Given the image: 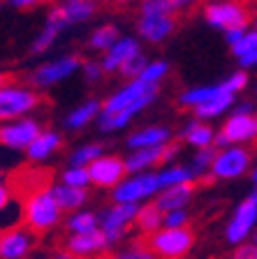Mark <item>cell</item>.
Masks as SVG:
<instances>
[{"instance_id":"1","label":"cell","mask_w":257,"mask_h":259,"mask_svg":"<svg viewBox=\"0 0 257 259\" xmlns=\"http://www.w3.org/2000/svg\"><path fill=\"white\" fill-rule=\"evenodd\" d=\"M19 206H21V225L30 229L35 236L51 234L65 220V213L56 204V197L51 192V183L23 194L19 199Z\"/></svg>"},{"instance_id":"2","label":"cell","mask_w":257,"mask_h":259,"mask_svg":"<svg viewBox=\"0 0 257 259\" xmlns=\"http://www.w3.org/2000/svg\"><path fill=\"white\" fill-rule=\"evenodd\" d=\"M146 248L156 254V259H186L197 245V232L190 227L167 229L160 227L158 232L144 238Z\"/></svg>"},{"instance_id":"3","label":"cell","mask_w":257,"mask_h":259,"mask_svg":"<svg viewBox=\"0 0 257 259\" xmlns=\"http://www.w3.org/2000/svg\"><path fill=\"white\" fill-rule=\"evenodd\" d=\"M44 104V95L28 83L10 81L0 88V123L30 116Z\"/></svg>"},{"instance_id":"4","label":"cell","mask_w":257,"mask_h":259,"mask_svg":"<svg viewBox=\"0 0 257 259\" xmlns=\"http://www.w3.org/2000/svg\"><path fill=\"white\" fill-rule=\"evenodd\" d=\"M252 151L246 146H227L218 148L213 155L209 169V178L213 181H236V178L248 176L252 167Z\"/></svg>"},{"instance_id":"5","label":"cell","mask_w":257,"mask_h":259,"mask_svg":"<svg viewBox=\"0 0 257 259\" xmlns=\"http://www.w3.org/2000/svg\"><path fill=\"white\" fill-rule=\"evenodd\" d=\"M204 21L215 30L230 28H248L252 21V10L241 0H213L202 7Z\"/></svg>"},{"instance_id":"6","label":"cell","mask_w":257,"mask_h":259,"mask_svg":"<svg viewBox=\"0 0 257 259\" xmlns=\"http://www.w3.org/2000/svg\"><path fill=\"white\" fill-rule=\"evenodd\" d=\"M139 204H109L102 210L97 220H100V232L107 241L109 250L118 248L125 241L128 232L134 225V215H137Z\"/></svg>"},{"instance_id":"7","label":"cell","mask_w":257,"mask_h":259,"mask_svg":"<svg viewBox=\"0 0 257 259\" xmlns=\"http://www.w3.org/2000/svg\"><path fill=\"white\" fill-rule=\"evenodd\" d=\"M81 70V58L77 54H65L56 60H47L40 67L30 72L28 76V86L38 88V91H44V88H54L63 81L72 79L77 72Z\"/></svg>"},{"instance_id":"8","label":"cell","mask_w":257,"mask_h":259,"mask_svg":"<svg viewBox=\"0 0 257 259\" xmlns=\"http://www.w3.org/2000/svg\"><path fill=\"white\" fill-rule=\"evenodd\" d=\"M112 192V204H141L146 199H153L160 192L156 171H139L128 174Z\"/></svg>"},{"instance_id":"9","label":"cell","mask_w":257,"mask_h":259,"mask_svg":"<svg viewBox=\"0 0 257 259\" xmlns=\"http://www.w3.org/2000/svg\"><path fill=\"white\" fill-rule=\"evenodd\" d=\"M178 153H181V141H169V144L156 146V148H137V151H130V155L125 157V169L128 174L153 171L156 167L171 164Z\"/></svg>"},{"instance_id":"10","label":"cell","mask_w":257,"mask_h":259,"mask_svg":"<svg viewBox=\"0 0 257 259\" xmlns=\"http://www.w3.org/2000/svg\"><path fill=\"white\" fill-rule=\"evenodd\" d=\"M44 130V125L32 116H23V118L5 120L0 123V146L7 151H26L30 141Z\"/></svg>"},{"instance_id":"11","label":"cell","mask_w":257,"mask_h":259,"mask_svg":"<svg viewBox=\"0 0 257 259\" xmlns=\"http://www.w3.org/2000/svg\"><path fill=\"white\" fill-rule=\"evenodd\" d=\"M86 169H88V176H91V185H95L97 190H114L128 176L125 157L116 155V153H102Z\"/></svg>"},{"instance_id":"12","label":"cell","mask_w":257,"mask_h":259,"mask_svg":"<svg viewBox=\"0 0 257 259\" xmlns=\"http://www.w3.org/2000/svg\"><path fill=\"white\" fill-rule=\"evenodd\" d=\"M257 229V206L252 204L250 197L236 204L234 213L230 215L225 229H223V238L230 245H239L243 241H250L252 232Z\"/></svg>"},{"instance_id":"13","label":"cell","mask_w":257,"mask_h":259,"mask_svg":"<svg viewBox=\"0 0 257 259\" xmlns=\"http://www.w3.org/2000/svg\"><path fill=\"white\" fill-rule=\"evenodd\" d=\"M38 245V236L23 225L0 229V259H28Z\"/></svg>"},{"instance_id":"14","label":"cell","mask_w":257,"mask_h":259,"mask_svg":"<svg viewBox=\"0 0 257 259\" xmlns=\"http://www.w3.org/2000/svg\"><path fill=\"white\" fill-rule=\"evenodd\" d=\"M218 135L227 141V146H248L257 141V113H234L220 125Z\"/></svg>"},{"instance_id":"15","label":"cell","mask_w":257,"mask_h":259,"mask_svg":"<svg viewBox=\"0 0 257 259\" xmlns=\"http://www.w3.org/2000/svg\"><path fill=\"white\" fill-rule=\"evenodd\" d=\"M178 19L169 14H139L137 35L149 44H162L176 32Z\"/></svg>"},{"instance_id":"16","label":"cell","mask_w":257,"mask_h":259,"mask_svg":"<svg viewBox=\"0 0 257 259\" xmlns=\"http://www.w3.org/2000/svg\"><path fill=\"white\" fill-rule=\"evenodd\" d=\"M158 88L160 86H151V83H144V81H139V79H130V81H125L121 88H116L107 100H102V111L100 113L121 111V109L134 104L137 100H141V97L151 95V93H158Z\"/></svg>"},{"instance_id":"17","label":"cell","mask_w":257,"mask_h":259,"mask_svg":"<svg viewBox=\"0 0 257 259\" xmlns=\"http://www.w3.org/2000/svg\"><path fill=\"white\" fill-rule=\"evenodd\" d=\"M63 248L70 254H75L77 259H97L109 252V245L100 229L88 234H67Z\"/></svg>"},{"instance_id":"18","label":"cell","mask_w":257,"mask_h":259,"mask_svg":"<svg viewBox=\"0 0 257 259\" xmlns=\"http://www.w3.org/2000/svg\"><path fill=\"white\" fill-rule=\"evenodd\" d=\"M156 100H158V93H151V95L141 97V100H137L134 104L121 109V111L100 113V116H97V127H100V132H104V135H109V132H121V130H125L132 123V118H137V116H139L149 104L156 102Z\"/></svg>"},{"instance_id":"19","label":"cell","mask_w":257,"mask_h":259,"mask_svg":"<svg viewBox=\"0 0 257 259\" xmlns=\"http://www.w3.org/2000/svg\"><path fill=\"white\" fill-rule=\"evenodd\" d=\"M63 144H65V137L60 135L58 130L44 127L42 132L30 141V146H28L23 153H26L28 162H32V164H42V162L51 160V157L63 148Z\"/></svg>"},{"instance_id":"20","label":"cell","mask_w":257,"mask_h":259,"mask_svg":"<svg viewBox=\"0 0 257 259\" xmlns=\"http://www.w3.org/2000/svg\"><path fill=\"white\" fill-rule=\"evenodd\" d=\"M195 194H197V183H181V185H171L165 188L153 197V204L167 213V210H176V208H188L193 204Z\"/></svg>"},{"instance_id":"21","label":"cell","mask_w":257,"mask_h":259,"mask_svg":"<svg viewBox=\"0 0 257 259\" xmlns=\"http://www.w3.org/2000/svg\"><path fill=\"white\" fill-rule=\"evenodd\" d=\"M174 139V132L167 125H144V127L134 130L132 135L125 139L130 151H137V148H156V146H165Z\"/></svg>"},{"instance_id":"22","label":"cell","mask_w":257,"mask_h":259,"mask_svg":"<svg viewBox=\"0 0 257 259\" xmlns=\"http://www.w3.org/2000/svg\"><path fill=\"white\" fill-rule=\"evenodd\" d=\"M139 51H141L139 39L137 37H123V35H121V37L114 42V47L104 51V56H102V60H100L104 74H114V72H118V67H121L130 56L139 54Z\"/></svg>"},{"instance_id":"23","label":"cell","mask_w":257,"mask_h":259,"mask_svg":"<svg viewBox=\"0 0 257 259\" xmlns=\"http://www.w3.org/2000/svg\"><path fill=\"white\" fill-rule=\"evenodd\" d=\"M65 23L63 19L58 16V12H56V7H51V10L47 12V21H44L42 30L35 35V39H32L30 44V56H42L47 54L49 49L56 44V39H58V35L65 30Z\"/></svg>"},{"instance_id":"24","label":"cell","mask_w":257,"mask_h":259,"mask_svg":"<svg viewBox=\"0 0 257 259\" xmlns=\"http://www.w3.org/2000/svg\"><path fill=\"white\" fill-rule=\"evenodd\" d=\"M56 10H58V16L63 19V23L70 28L77 26V23L91 21L100 10V3L97 0H63L60 5H56Z\"/></svg>"},{"instance_id":"25","label":"cell","mask_w":257,"mask_h":259,"mask_svg":"<svg viewBox=\"0 0 257 259\" xmlns=\"http://www.w3.org/2000/svg\"><path fill=\"white\" fill-rule=\"evenodd\" d=\"M100 111H102V100H95V97H93V100H86V102L77 104L75 109L67 111L63 125L67 130H72V132H79V130L88 127L91 123H95Z\"/></svg>"},{"instance_id":"26","label":"cell","mask_w":257,"mask_h":259,"mask_svg":"<svg viewBox=\"0 0 257 259\" xmlns=\"http://www.w3.org/2000/svg\"><path fill=\"white\" fill-rule=\"evenodd\" d=\"M213 139H215V130L211 127L206 120L195 118L183 125V130H181V144L193 146L195 151H197V148H209V146H213Z\"/></svg>"},{"instance_id":"27","label":"cell","mask_w":257,"mask_h":259,"mask_svg":"<svg viewBox=\"0 0 257 259\" xmlns=\"http://www.w3.org/2000/svg\"><path fill=\"white\" fill-rule=\"evenodd\" d=\"M225 91V86H223V81L220 83H204V86H193V88H186V91L181 93V95L176 97L178 107L183 109H197L202 107L204 102H209V100H213L215 95H220V93ZM230 93V91H227Z\"/></svg>"},{"instance_id":"28","label":"cell","mask_w":257,"mask_h":259,"mask_svg":"<svg viewBox=\"0 0 257 259\" xmlns=\"http://www.w3.org/2000/svg\"><path fill=\"white\" fill-rule=\"evenodd\" d=\"M51 192H54L56 204L60 206L63 213L84 208V204L88 201V190L86 188H70V185L63 183H51Z\"/></svg>"},{"instance_id":"29","label":"cell","mask_w":257,"mask_h":259,"mask_svg":"<svg viewBox=\"0 0 257 259\" xmlns=\"http://www.w3.org/2000/svg\"><path fill=\"white\" fill-rule=\"evenodd\" d=\"M234 102H236V95H232V93H227V91H223L220 95H215L213 100H209V102H204L202 107H197V109H193V116L197 120H213V118H218V116H223L225 111H230L232 107H234Z\"/></svg>"},{"instance_id":"30","label":"cell","mask_w":257,"mask_h":259,"mask_svg":"<svg viewBox=\"0 0 257 259\" xmlns=\"http://www.w3.org/2000/svg\"><path fill=\"white\" fill-rule=\"evenodd\" d=\"M134 229L141 234V236H151L153 232H158L162 227V210L158 208L156 204H153V199H151V204H139V208H137V215H134Z\"/></svg>"},{"instance_id":"31","label":"cell","mask_w":257,"mask_h":259,"mask_svg":"<svg viewBox=\"0 0 257 259\" xmlns=\"http://www.w3.org/2000/svg\"><path fill=\"white\" fill-rule=\"evenodd\" d=\"M156 178H158L160 190L171 188V185H181V183H197L193 171H190V167H188V164H178V162H171V164H165L162 169H158Z\"/></svg>"},{"instance_id":"32","label":"cell","mask_w":257,"mask_h":259,"mask_svg":"<svg viewBox=\"0 0 257 259\" xmlns=\"http://www.w3.org/2000/svg\"><path fill=\"white\" fill-rule=\"evenodd\" d=\"M65 229H67V234H88V232H95V229H100V220H97V213H93V210H72V213H67V218L63 220Z\"/></svg>"},{"instance_id":"33","label":"cell","mask_w":257,"mask_h":259,"mask_svg":"<svg viewBox=\"0 0 257 259\" xmlns=\"http://www.w3.org/2000/svg\"><path fill=\"white\" fill-rule=\"evenodd\" d=\"M118 37H121V30H118L116 23H102V26H97L95 30L88 35V49L104 54L107 49L114 47V42H116Z\"/></svg>"},{"instance_id":"34","label":"cell","mask_w":257,"mask_h":259,"mask_svg":"<svg viewBox=\"0 0 257 259\" xmlns=\"http://www.w3.org/2000/svg\"><path fill=\"white\" fill-rule=\"evenodd\" d=\"M102 153H104V146H102L100 141H88V144L77 146L67 160H70L72 167H88V164H91L95 157H100Z\"/></svg>"},{"instance_id":"35","label":"cell","mask_w":257,"mask_h":259,"mask_svg":"<svg viewBox=\"0 0 257 259\" xmlns=\"http://www.w3.org/2000/svg\"><path fill=\"white\" fill-rule=\"evenodd\" d=\"M213 155H215V148L209 146V148H197L193 155V160L188 162V167L193 171L195 181H204V178L209 176V169H211V162H213Z\"/></svg>"},{"instance_id":"36","label":"cell","mask_w":257,"mask_h":259,"mask_svg":"<svg viewBox=\"0 0 257 259\" xmlns=\"http://www.w3.org/2000/svg\"><path fill=\"white\" fill-rule=\"evenodd\" d=\"M167 74H169V63L167 60H149L139 74V81L151 83V86H160L167 79Z\"/></svg>"},{"instance_id":"37","label":"cell","mask_w":257,"mask_h":259,"mask_svg":"<svg viewBox=\"0 0 257 259\" xmlns=\"http://www.w3.org/2000/svg\"><path fill=\"white\" fill-rule=\"evenodd\" d=\"M60 183L70 185V188H91V176H88V169L86 167H67L60 171Z\"/></svg>"},{"instance_id":"38","label":"cell","mask_w":257,"mask_h":259,"mask_svg":"<svg viewBox=\"0 0 257 259\" xmlns=\"http://www.w3.org/2000/svg\"><path fill=\"white\" fill-rule=\"evenodd\" d=\"M146 63H149V58L144 56V51H139V54L130 56V58L118 67V74L123 76V79H128V81L130 79H139V74H141V70L146 67Z\"/></svg>"},{"instance_id":"39","label":"cell","mask_w":257,"mask_h":259,"mask_svg":"<svg viewBox=\"0 0 257 259\" xmlns=\"http://www.w3.org/2000/svg\"><path fill=\"white\" fill-rule=\"evenodd\" d=\"M109 259H156V254L146 248L144 241H139V243H130L125 248L116 250Z\"/></svg>"},{"instance_id":"40","label":"cell","mask_w":257,"mask_h":259,"mask_svg":"<svg viewBox=\"0 0 257 259\" xmlns=\"http://www.w3.org/2000/svg\"><path fill=\"white\" fill-rule=\"evenodd\" d=\"M193 225V215L188 208H176L162 213V227L167 229H178V227H190Z\"/></svg>"},{"instance_id":"41","label":"cell","mask_w":257,"mask_h":259,"mask_svg":"<svg viewBox=\"0 0 257 259\" xmlns=\"http://www.w3.org/2000/svg\"><path fill=\"white\" fill-rule=\"evenodd\" d=\"M232 54L236 56V58H241V56H246V54H250L252 49H257V30L252 28V30H246L241 35V39L236 44H232Z\"/></svg>"},{"instance_id":"42","label":"cell","mask_w":257,"mask_h":259,"mask_svg":"<svg viewBox=\"0 0 257 259\" xmlns=\"http://www.w3.org/2000/svg\"><path fill=\"white\" fill-rule=\"evenodd\" d=\"M81 74H84V81L86 83H100L102 76H104V70H102L100 60H81Z\"/></svg>"},{"instance_id":"43","label":"cell","mask_w":257,"mask_h":259,"mask_svg":"<svg viewBox=\"0 0 257 259\" xmlns=\"http://www.w3.org/2000/svg\"><path fill=\"white\" fill-rule=\"evenodd\" d=\"M139 14H169V16H176L174 12H171L169 0H141Z\"/></svg>"},{"instance_id":"44","label":"cell","mask_w":257,"mask_h":259,"mask_svg":"<svg viewBox=\"0 0 257 259\" xmlns=\"http://www.w3.org/2000/svg\"><path fill=\"white\" fill-rule=\"evenodd\" d=\"M223 86H225V91H230L232 95H236V93L246 91V86H248V74H246V70L232 72V74L227 76L225 81H223Z\"/></svg>"},{"instance_id":"45","label":"cell","mask_w":257,"mask_h":259,"mask_svg":"<svg viewBox=\"0 0 257 259\" xmlns=\"http://www.w3.org/2000/svg\"><path fill=\"white\" fill-rule=\"evenodd\" d=\"M232 259H257V245L250 241L239 243V245H234Z\"/></svg>"},{"instance_id":"46","label":"cell","mask_w":257,"mask_h":259,"mask_svg":"<svg viewBox=\"0 0 257 259\" xmlns=\"http://www.w3.org/2000/svg\"><path fill=\"white\" fill-rule=\"evenodd\" d=\"M199 0H169V5H171V12L174 14H183V12H190L195 5H197Z\"/></svg>"},{"instance_id":"47","label":"cell","mask_w":257,"mask_h":259,"mask_svg":"<svg viewBox=\"0 0 257 259\" xmlns=\"http://www.w3.org/2000/svg\"><path fill=\"white\" fill-rule=\"evenodd\" d=\"M14 10H35L44 3V0H7Z\"/></svg>"},{"instance_id":"48","label":"cell","mask_w":257,"mask_h":259,"mask_svg":"<svg viewBox=\"0 0 257 259\" xmlns=\"http://www.w3.org/2000/svg\"><path fill=\"white\" fill-rule=\"evenodd\" d=\"M236 60L241 65V70H252V67H257V49H252L250 54L241 56V58H236Z\"/></svg>"},{"instance_id":"49","label":"cell","mask_w":257,"mask_h":259,"mask_svg":"<svg viewBox=\"0 0 257 259\" xmlns=\"http://www.w3.org/2000/svg\"><path fill=\"white\" fill-rule=\"evenodd\" d=\"M12 199H14V197H12L7 183H3V181H0V213H3V210H5L7 206L12 204Z\"/></svg>"},{"instance_id":"50","label":"cell","mask_w":257,"mask_h":259,"mask_svg":"<svg viewBox=\"0 0 257 259\" xmlns=\"http://www.w3.org/2000/svg\"><path fill=\"white\" fill-rule=\"evenodd\" d=\"M246 30H248V28H230V30H223V35H225V42L230 44V47H232V44H236L239 39H241V35Z\"/></svg>"},{"instance_id":"51","label":"cell","mask_w":257,"mask_h":259,"mask_svg":"<svg viewBox=\"0 0 257 259\" xmlns=\"http://www.w3.org/2000/svg\"><path fill=\"white\" fill-rule=\"evenodd\" d=\"M47 259H77V257H75V254H70L65 248H60V250H54V252L49 254Z\"/></svg>"},{"instance_id":"52","label":"cell","mask_w":257,"mask_h":259,"mask_svg":"<svg viewBox=\"0 0 257 259\" xmlns=\"http://www.w3.org/2000/svg\"><path fill=\"white\" fill-rule=\"evenodd\" d=\"M252 102H241V104H236L234 107V113H252Z\"/></svg>"},{"instance_id":"53","label":"cell","mask_w":257,"mask_h":259,"mask_svg":"<svg viewBox=\"0 0 257 259\" xmlns=\"http://www.w3.org/2000/svg\"><path fill=\"white\" fill-rule=\"evenodd\" d=\"M10 81H12V76L7 72H0V88L5 86V83H10Z\"/></svg>"},{"instance_id":"54","label":"cell","mask_w":257,"mask_h":259,"mask_svg":"<svg viewBox=\"0 0 257 259\" xmlns=\"http://www.w3.org/2000/svg\"><path fill=\"white\" fill-rule=\"evenodd\" d=\"M248 176H250L252 185H255V188H257V164H255V167H250V171H248Z\"/></svg>"},{"instance_id":"55","label":"cell","mask_w":257,"mask_h":259,"mask_svg":"<svg viewBox=\"0 0 257 259\" xmlns=\"http://www.w3.org/2000/svg\"><path fill=\"white\" fill-rule=\"evenodd\" d=\"M107 3H112V5H130L132 0H107Z\"/></svg>"},{"instance_id":"56","label":"cell","mask_w":257,"mask_h":259,"mask_svg":"<svg viewBox=\"0 0 257 259\" xmlns=\"http://www.w3.org/2000/svg\"><path fill=\"white\" fill-rule=\"evenodd\" d=\"M248 197H250V199H252V204H255V206H257V188H255V190H252V192H250V194H248Z\"/></svg>"},{"instance_id":"57","label":"cell","mask_w":257,"mask_h":259,"mask_svg":"<svg viewBox=\"0 0 257 259\" xmlns=\"http://www.w3.org/2000/svg\"><path fill=\"white\" fill-rule=\"evenodd\" d=\"M250 243H255V245H257V229H255V232H252V236H250Z\"/></svg>"},{"instance_id":"58","label":"cell","mask_w":257,"mask_h":259,"mask_svg":"<svg viewBox=\"0 0 257 259\" xmlns=\"http://www.w3.org/2000/svg\"><path fill=\"white\" fill-rule=\"evenodd\" d=\"M252 28H255V30H257V14L252 16Z\"/></svg>"},{"instance_id":"59","label":"cell","mask_w":257,"mask_h":259,"mask_svg":"<svg viewBox=\"0 0 257 259\" xmlns=\"http://www.w3.org/2000/svg\"><path fill=\"white\" fill-rule=\"evenodd\" d=\"M0 12H3V0H0Z\"/></svg>"},{"instance_id":"60","label":"cell","mask_w":257,"mask_h":259,"mask_svg":"<svg viewBox=\"0 0 257 259\" xmlns=\"http://www.w3.org/2000/svg\"><path fill=\"white\" fill-rule=\"evenodd\" d=\"M0 181H3V171H0Z\"/></svg>"}]
</instances>
